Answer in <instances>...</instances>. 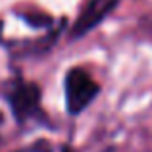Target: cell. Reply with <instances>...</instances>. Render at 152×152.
I'll list each match as a JSON object with an SVG mask.
<instances>
[{
	"label": "cell",
	"mask_w": 152,
	"mask_h": 152,
	"mask_svg": "<svg viewBox=\"0 0 152 152\" xmlns=\"http://www.w3.org/2000/svg\"><path fill=\"white\" fill-rule=\"evenodd\" d=\"M121 0H87V4L81 8L79 15L75 18L73 25L69 29L71 39H81L89 35L94 27H98L115 8L119 6Z\"/></svg>",
	"instance_id": "3957f363"
},
{
	"label": "cell",
	"mask_w": 152,
	"mask_h": 152,
	"mask_svg": "<svg viewBox=\"0 0 152 152\" xmlns=\"http://www.w3.org/2000/svg\"><path fill=\"white\" fill-rule=\"evenodd\" d=\"M100 93V85L93 75L81 66H73L66 71L64 77V94H66V110L69 115H79L94 102Z\"/></svg>",
	"instance_id": "7a4b0ae2"
},
{
	"label": "cell",
	"mask_w": 152,
	"mask_h": 152,
	"mask_svg": "<svg viewBox=\"0 0 152 152\" xmlns=\"http://www.w3.org/2000/svg\"><path fill=\"white\" fill-rule=\"evenodd\" d=\"M41 100H42L41 87L37 83L23 81V79L14 81L6 93V102L14 114V119L19 125H25L27 121H41V123L48 121Z\"/></svg>",
	"instance_id": "6da1fadb"
},
{
	"label": "cell",
	"mask_w": 152,
	"mask_h": 152,
	"mask_svg": "<svg viewBox=\"0 0 152 152\" xmlns=\"http://www.w3.org/2000/svg\"><path fill=\"white\" fill-rule=\"evenodd\" d=\"M4 123V115H2V112H0V125Z\"/></svg>",
	"instance_id": "5b68a950"
},
{
	"label": "cell",
	"mask_w": 152,
	"mask_h": 152,
	"mask_svg": "<svg viewBox=\"0 0 152 152\" xmlns=\"http://www.w3.org/2000/svg\"><path fill=\"white\" fill-rule=\"evenodd\" d=\"M62 152H73V150H71L69 146H64V150H62Z\"/></svg>",
	"instance_id": "277c9868"
}]
</instances>
